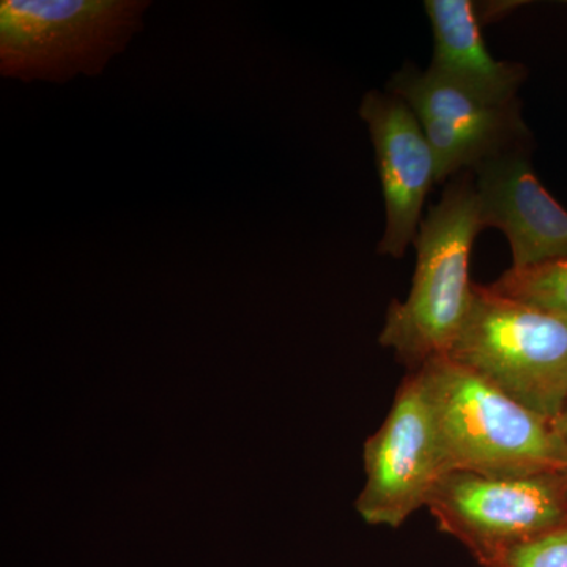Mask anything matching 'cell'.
<instances>
[{
  "mask_svg": "<svg viewBox=\"0 0 567 567\" xmlns=\"http://www.w3.org/2000/svg\"><path fill=\"white\" fill-rule=\"evenodd\" d=\"M446 357L548 421L565 412L567 317L473 284L468 315Z\"/></svg>",
  "mask_w": 567,
  "mask_h": 567,
  "instance_id": "cell-3",
  "label": "cell"
},
{
  "mask_svg": "<svg viewBox=\"0 0 567 567\" xmlns=\"http://www.w3.org/2000/svg\"><path fill=\"white\" fill-rule=\"evenodd\" d=\"M484 567H567V525L505 548Z\"/></svg>",
  "mask_w": 567,
  "mask_h": 567,
  "instance_id": "cell-12",
  "label": "cell"
},
{
  "mask_svg": "<svg viewBox=\"0 0 567 567\" xmlns=\"http://www.w3.org/2000/svg\"><path fill=\"white\" fill-rule=\"evenodd\" d=\"M551 423H554L555 431L558 432V435L561 436L563 442H565V445L567 446V406L565 412H563L558 417H555Z\"/></svg>",
  "mask_w": 567,
  "mask_h": 567,
  "instance_id": "cell-14",
  "label": "cell"
},
{
  "mask_svg": "<svg viewBox=\"0 0 567 567\" xmlns=\"http://www.w3.org/2000/svg\"><path fill=\"white\" fill-rule=\"evenodd\" d=\"M385 91L404 100L416 115L434 151L436 185L472 173L499 153L533 144L520 102L505 106L481 102L415 63L395 71Z\"/></svg>",
  "mask_w": 567,
  "mask_h": 567,
  "instance_id": "cell-7",
  "label": "cell"
},
{
  "mask_svg": "<svg viewBox=\"0 0 567 567\" xmlns=\"http://www.w3.org/2000/svg\"><path fill=\"white\" fill-rule=\"evenodd\" d=\"M491 290L518 303L567 317V259L506 270Z\"/></svg>",
  "mask_w": 567,
  "mask_h": 567,
  "instance_id": "cell-11",
  "label": "cell"
},
{
  "mask_svg": "<svg viewBox=\"0 0 567 567\" xmlns=\"http://www.w3.org/2000/svg\"><path fill=\"white\" fill-rule=\"evenodd\" d=\"M144 0H3L0 73L22 82L96 76L142 25Z\"/></svg>",
  "mask_w": 567,
  "mask_h": 567,
  "instance_id": "cell-4",
  "label": "cell"
},
{
  "mask_svg": "<svg viewBox=\"0 0 567 567\" xmlns=\"http://www.w3.org/2000/svg\"><path fill=\"white\" fill-rule=\"evenodd\" d=\"M520 6H524V2H503V0H496V2H475L477 20H480L483 28L491 24V22L502 20V18L513 13Z\"/></svg>",
  "mask_w": 567,
  "mask_h": 567,
  "instance_id": "cell-13",
  "label": "cell"
},
{
  "mask_svg": "<svg viewBox=\"0 0 567 567\" xmlns=\"http://www.w3.org/2000/svg\"><path fill=\"white\" fill-rule=\"evenodd\" d=\"M533 145L511 148L472 171L483 230H502L513 268L567 259V210L544 188Z\"/></svg>",
  "mask_w": 567,
  "mask_h": 567,
  "instance_id": "cell-9",
  "label": "cell"
},
{
  "mask_svg": "<svg viewBox=\"0 0 567 567\" xmlns=\"http://www.w3.org/2000/svg\"><path fill=\"white\" fill-rule=\"evenodd\" d=\"M439 527L486 565L505 548L567 525V472H450L427 506Z\"/></svg>",
  "mask_w": 567,
  "mask_h": 567,
  "instance_id": "cell-5",
  "label": "cell"
},
{
  "mask_svg": "<svg viewBox=\"0 0 567 567\" xmlns=\"http://www.w3.org/2000/svg\"><path fill=\"white\" fill-rule=\"evenodd\" d=\"M358 114L368 125L385 204L382 256L402 259L415 245L424 204L436 185V159L416 115L388 91H369Z\"/></svg>",
  "mask_w": 567,
  "mask_h": 567,
  "instance_id": "cell-8",
  "label": "cell"
},
{
  "mask_svg": "<svg viewBox=\"0 0 567 567\" xmlns=\"http://www.w3.org/2000/svg\"><path fill=\"white\" fill-rule=\"evenodd\" d=\"M434 35L431 71L439 80L494 106L518 102L528 69L488 51L472 0H425Z\"/></svg>",
  "mask_w": 567,
  "mask_h": 567,
  "instance_id": "cell-10",
  "label": "cell"
},
{
  "mask_svg": "<svg viewBox=\"0 0 567 567\" xmlns=\"http://www.w3.org/2000/svg\"><path fill=\"white\" fill-rule=\"evenodd\" d=\"M412 372L420 374L431 398L451 472H567V446L551 421L447 357Z\"/></svg>",
  "mask_w": 567,
  "mask_h": 567,
  "instance_id": "cell-2",
  "label": "cell"
},
{
  "mask_svg": "<svg viewBox=\"0 0 567 567\" xmlns=\"http://www.w3.org/2000/svg\"><path fill=\"white\" fill-rule=\"evenodd\" d=\"M481 230L473 174H458L425 213L412 287L404 301H391L380 331V344L412 371L446 357L456 341L472 303L470 256Z\"/></svg>",
  "mask_w": 567,
  "mask_h": 567,
  "instance_id": "cell-1",
  "label": "cell"
},
{
  "mask_svg": "<svg viewBox=\"0 0 567 567\" xmlns=\"http://www.w3.org/2000/svg\"><path fill=\"white\" fill-rule=\"evenodd\" d=\"M365 484L357 511L365 524L399 528L427 506L451 472L434 406L423 380L412 372L395 394L390 413L364 445Z\"/></svg>",
  "mask_w": 567,
  "mask_h": 567,
  "instance_id": "cell-6",
  "label": "cell"
}]
</instances>
